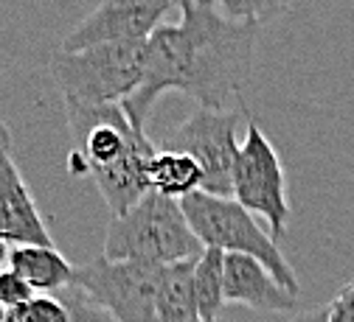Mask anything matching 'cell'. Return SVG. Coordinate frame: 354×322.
I'll return each mask as SVG.
<instances>
[{"label":"cell","mask_w":354,"mask_h":322,"mask_svg":"<svg viewBox=\"0 0 354 322\" xmlns=\"http://www.w3.org/2000/svg\"><path fill=\"white\" fill-rule=\"evenodd\" d=\"M177 26H160L147 39V73L121 107L147 132V118L166 90H180L203 110H228L253 70L256 23H236L216 0H192Z\"/></svg>","instance_id":"1"},{"label":"cell","mask_w":354,"mask_h":322,"mask_svg":"<svg viewBox=\"0 0 354 322\" xmlns=\"http://www.w3.org/2000/svg\"><path fill=\"white\" fill-rule=\"evenodd\" d=\"M71 129V171L84 174L110 208L113 219L136 208L149 188V165L158 146L124 112L121 104L87 107L65 101Z\"/></svg>","instance_id":"2"},{"label":"cell","mask_w":354,"mask_h":322,"mask_svg":"<svg viewBox=\"0 0 354 322\" xmlns=\"http://www.w3.org/2000/svg\"><path fill=\"white\" fill-rule=\"evenodd\" d=\"M203 250L205 247L194 236L180 199L149 191L136 208L110 221L102 255L107 261L171 266L180 261H197Z\"/></svg>","instance_id":"3"},{"label":"cell","mask_w":354,"mask_h":322,"mask_svg":"<svg viewBox=\"0 0 354 322\" xmlns=\"http://www.w3.org/2000/svg\"><path fill=\"white\" fill-rule=\"evenodd\" d=\"M147 73V39L104 42L82 51H57L51 76L65 101L102 107L124 104L141 87Z\"/></svg>","instance_id":"4"},{"label":"cell","mask_w":354,"mask_h":322,"mask_svg":"<svg viewBox=\"0 0 354 322\" xmlns=\"http://www.w3.org/2000/svg\"><path fill=\"white\" fill-rule=\"evenodd\" d=\"M180 205L194 236L205 250H223L225 255L236 252L256 258L279 281V286L298 297V274L281 255L276 239L234 197H214L205 191H194L192 197L180 199Z\"/></svg>","instance_id":"5"},{"label":"cell","mask_w":354,"mask_h":322,"mask_svg":"<svg viewBox=\"0 0 354 322\" xmlns=\"http://www.w3.org/2000/svg\"><path fill=\"white\" fill-rule=\"evenodd\" d=\"M166 266L138 261H107L104 255L76 269L79 286L115 322H155Z\"/></svg>","instance_id":"6"},{"label":"cell","mask_w":354,"mask_h":322,"mask_svg":"<svg viewBox=\"0 0 354 322\" xmlns=\"http://www.w3.org/2000/svg\"><path fill=\"white\" fill-rule=\"evenodd\" d=\"M234 199L253 216L268 221L273 239L287 233L290 202H287L284 165L276 146L253 121H248L234 163Z\"/></svg>","instance_id":"7"},{"label":"cell","mask_w":354,"mask_h":322,"mask_svg":"<svg viewBox=\"0 0 354 322\" xmlns=\"http://www.w3.org/2000/svg\"><path fill=\"white\" fill-rule=\"evenodd\" d=\"M245 121L242 110H197L166 141L163 149L183 152L203 168V191L214 197H234V163L239 154L236 126Z\"/></svg>","instance_id":"8"},{"label":"cell","mask_w":354,"mask_h":322,"mask_svg":"<svg viewBox=\"0 0 354 322\" xmlns=\"http://www.w3.org/2000/svg\"><path fill=\"white\" fill-rule=\"evenodd\" d=\"M174 0H102L65 39L62 51H82L104 42H141L149 39L163 17L174 9Z\"/></svg>","instance_id":"9"},{"label":"cell","mask_w":354,"mask_h":322,"mask_svg":"<svg viewBox=\"0 0 354 322\" xmlns=\"http://www.w3.org/2000/svg\"><path fill=\"white\" fill-rule=\"evenodd\" d=\"M0 236L15 247H54L51 230L39 216L28 182L17 168L12 132L3 121H0Z\"/></svg>","instance_id":"10"},{"label":"cell","mask_w":354,"mask_h":322,"mask_svg":"<svg viewBox=\"0 0 354 322\" xmlns=\"http://www.w3.org/2000/svg\"><path fill=\"white\" fill-rule=\"evenodd\" d=\"M225 303L248 305L253 311H295L298 297L250 255H225Z\"/></svg>","instance_id":"11"},{"label":"cell","mask_w":354,"mask_h":322,"mask_svg":"<svg viewBox=\"0 0 354 322\" xmlns=\"http://www.w3.org/2000/svg\"><path fill=\"white\" fill-rule=\"evenodd\" d=\"M9 269L17 272L37 294H59L73 286L76 278V269L57 247H12Z\"/></svg>","instance_id":"12"},{"label":"cell","mask_w":354,"mask_h":322,"mask_svg":"<svg viewBox=\"0 0 354 322\" xmlns=\"http://www.w3.org/2000/svg\"><path fill=\"white\" fill-rule=\"evenodd\" d=\"M149 188L169 199H186L194 191H203V168L183 152L158 149L149 165Z\"/></svg>","instance_id":"13"},{"label":"cell","mask_w":354,"mask_h":322,"mask_svg":"<svg viewBox=\"0 0 354 322\" xmlns=\"http://www.w3.org/2000/svg\"><path fill=\"white\" fill-rule=\"evenodd\" d=\"M194 263L197 261H180V263L166 266L155 322H203L197 314L194 289H192Z\"/></svg>","instance_id":"14"},{"label":"cell","mask_w":354,"mask_h":322,"mask_svg":"<svg viewBox=\"0 0 354 322\" xmlns=\"http://www.w3.org/2000/svg\"><path fill=\"white\" fill-rule=\"evenodd\" d=\"M194 305L203 322H219V311L225 305V252L203 250L192 274Z\"/></svg>","instance_id":"15"},{"label":"cell","mask_w":354,"mask_h":322,"mask_svg":"<svg viewBox=\"0 0 354 322\" xmlns=\"http://www.w3.org/2000/svg\"><path fill=\"white\" fill-rule=\"evenodd\" d=\"M292 0H216L219 12L236 23H268L279 17Z\"/></svg>","instance_id":"16"},{"label":"cell","mask_w":354,"mask_h":322,"mask_svg":"<svg viewBox=\"0 0 354 322\" xmlns=\"http://www.w3.org/2000/svg\"><path fill=\"white\" fill-rule=\"evenodd\" d=\"M6 322H68V308L57 294H37L23 305L9 308Z\"/></svg>","instance_id":"17"},{"label":"cell","mask_w":354,"mask_h":322,"mask_svg":"<svg viewBox=\"0 0 354 322\" xmlns=\"http://www.w3.org/2000/svg\"><path fill=\"white\" fill-rule=\"evenodd\" d=\"M57 297L68 308V322H115L102 305H96L79 286H68Z\"/></svg>","instance_id":"18"},{"label":"cell","mask_w":354,"mask_h":322,"mask_svg":"<svg viewBox=\"0 0 354 322\" xmlns=\"http://www.w3.org/2000/svg\"><path fill=\"white\" fill-rule=\"evenodd\" d=\"M34 297H37V292L20 278L17 272H12V269L0 272V303H3L6 308H17V305H23Z\"/></svg>","instance_id":"19"},{"label":"cell","mask_w":354,"mask_h":322,"mask_svg":"<svg viewBox=\"0 0 354 322\" xmlns=\"http://www.w3.org/2000/svg\"><path fill=\"white\" fill-rule=\"evenodd\" d=\"M287 322H332V305H324V308H313V311H304Z\"/></svg>","instance_id":"20"},{"label":"cell","mask_w":354,"mask_h":322,"mask_svg":"<svg viewBox=\"0 0 354 322\" xmlns=\"http://www.w3.org/2000/svg\"><path fill=\"white\" fill-rule=\"evenodd\" d=\"M9 255H12V244L0 236V272L9 269Z\"/></svg>","instance_id":"21"},{"label":"cell","mask_w":354,"mask_h":322,"mask_svg":"<svg viewBox=\"0 0 354 322\" xmlns=\"http://www.w3.org/2000/svg\"><path fill=\"white\" fill-rule=\"evenodd\" d=\"M6 316H9V308H6L3 303H0V322H6Z\"/></svg>","instance_id":"22"},{"label":"cell","mask_w":354,"mask_h":322,"mask_svg":"<svg viewBox=\"0 0 354 322\" xmlns=\"http://www.w3.org/2000/svg\"><path fill=\"white\" fill-rule=\"evenodd\" d=\"M174 3H177V6H180V9H183V6H189V3H192V0H174Z\"/></svg>","instance_id":"23"}]
</instances>
